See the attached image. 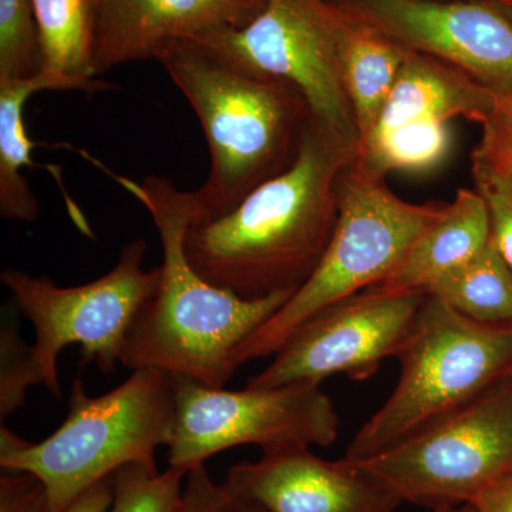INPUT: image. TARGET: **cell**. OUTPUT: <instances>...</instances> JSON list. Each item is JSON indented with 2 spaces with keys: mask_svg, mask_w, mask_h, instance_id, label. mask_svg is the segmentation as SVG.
Wrapping results in <instances>:
<instances>
[{
  "mask_svg": "<svg viewBox=\"0 0 512 512\" xmlns=\"http://www.w3.org/2000/svg\"><path fill=\"white\" fill-rule=\"evenodd\" d=\"M114 477L110 476L93 485L64 512H107L113 503Z\"/></svg>",
  "mask_w": 512,
  "mask_h": 512,
  "instance_id": "f546056e",
  "label": "cell"
},
{
  "mask_svg": "<svg viewBox=\"0 0 512 512\" xmlns=\"http://www.w3.org/2000/svg\"><path fill=\"white\" fill-rule=\"evenodd\" d=\"M0 512H49L42 481L28 473L0 477Z\"/></svg>",
  "mask_w": 512,
  "mask_h": 512,
  "instance_id": "83f0119b",
  "label": "cell"
},
{
  "mask_svg": "<svg viewBox=\"0 0 512 512\" xmlns=\"http://www.w3.org/2000/svg\"><path fill=\"white\" fill-rule=\"evenodd\" d=\"M427 295L483 325L512 323V269L491 239L476 258L436 282Z\"/></svg>",
  "mask_w": 512,
  "mask_h": 512,
  "instance_id": "ffe728a7",
  "label": "cell"
},
{
  "mask_svg": "<svg viewBox=\"0 0 512 512\" xmlns=\"http://www.w3.org/2000/svg\"><path fill=\"white\" fill-rule=\"evenodd\" d=\"M346 12L335 0H266L245 28L204 37L237 62L285 80L305 97L313 120L359 148L340 72Z\"/></svg>",
  "mask_w": 512,
  "mask_h": 512,
  "instance_id": "30bf717a",
  "label": "cell"
},
{
  "mask_svg": "<svg viewBox=\"0 0 512 512\" xmlns=\"http://www.w3.org/2000/svg\"><path fill=\"white\" fill-rule=\"evenodd\" d=\"M413 52L512 90V18L491 0H335Z\"/></svg>",
  "mask_w": 512,
  "mask_h": 512,
  "instance_id": "7c38bea8",
  "label": "cell"
},
{
  "mask_svg": "<svg viewBox=\"0 0 512 512\" xmlns=\"http://www.w3.org/2000/svg\"><path fill=\"white\" fill-rule=\"evenodd\" d=\"M480 127V141L471 153V173L491 174L512 183V90L495 94L493 113Z\"/></svg>",
  "mask_w": 512,
  "mask_h": 512,
  "instance_id": "cb8c5ba5",
  "label": "cell"
},
{
  "mask_svg": "<svg viewBox=\"0 0 512 512\" xmlns=\"http://www.w3.org/2000/svg\"><path fill=\"white\" fill-rule=\"evenodd\" d=\"M173 379L174 436L170 467L190 471L220 451L259 446L262 451L329 447L339 437V416L316 383L225 390Z\"/></svg>",
  "mask_w": 512,
  "mask_h": 512,
  "instance_id": "9c48e42d",
  "label": "cell"
},
{
  "mask_svg": "<svg viewBox=\"0 0 512 512\" xmlns=\"http://www.w3.org/2000/svg\"><path fill=\"white\" fill-rule=\"evenodd\" d=\"M494 107L495 93L484 84L443 60L410 50L370 136L421 120L466 119L481 126Z\"/></svg>",
  "mask_w": 512,
  "mask_h": 512,
  "instance_id": "9a60e30c",
  "label": "cell"
},
{
  "mask_svg": "<svg viewBox=\"0 0 512 512\" xmlns=\"http://www.w3.org/2000/svg\"><path fill=\"white\" fill-rule=\"evenodd\" d=\"M433 512H467L466 507H456V508H443V510H436Z\"/></svg>",
  "mask_w": 512,
  "mask_h": 512,
  "instance_id": "d6a6232c",
  "label": "cell"
},
{
  "mask_svg": "<svg viewBox=\"0 0 512 512\" xmlns=\"http://www.w3.org/2000/svg\"><path fill=\"white\" fill-rule=\"evenodd\" d=\"M357 148L311 120L295 163L234 210L194 222L185 254L218 288L247 299L293 292L315 272L339 214V184Z\"/></svg>",
  "mask_w": 512,
  "mask_h": 512,
  "instance_id": "6da1fadb",
  "label": "cell"
},
{
  "mask_svg": "<svg viewBox=\"0 0 512 512\" xmlns=\"http://www.w3.org/2000/svg\"><path fill=\"white\" fill-rule=\"evenodd\" d=\"M50 92L40 74L26 80L0 82V215L3 220L32 222L39 202L22 170L33 167L32 143L25 126V106L35 93Z\"/></svg>",
  "mask_w": 512,
  "mask_h": 512,
  "instance_id": "d6986e66",
  "label": "cell"
},
{
  "mask_svg": "<svg viewBox=\"0 0 512 512\" xmlns=\"http://www.w3.org/2000/svg\"><path fill=\"white\" fill-rule=\"evenodd\" d=\"M188 471L168 467L164 473L128 464L113 474V503L107 512H178Z\"/></svg>",
  "mask_w": 512,
  "mask_h": 512,
  "instance_id": "7402d4cb",
  "label": "cell"
},
{
  "mask_svg": "<svg viewBox=\"0 0 512 512\" xmlns=\"http://www.w3.org/2000/svg\"><path fill=\"white\" fill-rule=\"evenodd\" d=\"M471 174L490 214L491 241L512 269V183L491 174Z\"/></svg>",
  "mask_w": 512,
  "mask_h": 512,
  "instance_id": "484cf974",
  "label": "cell"
},
{
  "mask_svg": "<svg viewBox=\"0 0 512 512\" xmlns=\"http://www.w3.org/2000/svg\"><path fill=\"white\" fill-rule=\"evenodd\" d=\"M464 507L467 512H512V470Z\"/></svg>",
  "mask_w": 512,
  "mask_h": 512,
  "instance_id": "f1b7e54d",
  "label": "cell"
},
{
  "mask_svg": "<svg viewBox=\"0 0 512 512\" xmlns=\"http://www.w3.org/2000/svg\"><path fill=\"white\" fill-rule=\"evenodd\" d=\"M147 249L144 239L127 242L111 271L79 286H59L47 276L3 269L0 281L35 328V345L29 346L32 384H43L56 399L62 397L57 359L70 345L82 349L83 365L94 363L107 375L116 370L131 330L160 284V266L144 268Z\"/></svg>",
  "mask_w": 512,
  "mask_h": 512,
  "instance_id": "52a82bcc",
  "label": "cell"
},
{
  "mask_svg": "<svg viewBox=\"0 0 512 512\" xmlns=\"http://www.w3.org/2000/svg\"><path fill=\"white\" fill-rule=\"evenodd\" d=\"M157 60L191 104L210 150V174L194 191L195 222L234 210L295 163L312 113L291 83L256 72L205 40H181Z\"/></svg>",
  "mask_w": 512,
  "mask_h": 512,
  "instance_id": "3957f363",
  "label": "cell"
},
{
  "mask_svg": "<svg viewBox=\"0 0 512 512\" xmlns=\"http://www.w3.org/2000/svg\"><path fill=\"white\" fill-rule=\"evenodd\" d=\"M359 464L402 503L463 507L512 470V375L390 450Z\"/></svg>",
  "mask_w": 512,
  "mask_h": 512,
  "instance_id": "ba28073f",
  "label": "cell"
},
{
  "mask_svg": "<svg viewBox=\"0 0 512 512\" xmlns=\"http://www.w3.org/2000/svg\"><path fill=\"white\" fill-rule=\"evenodd\" d=\"M40 76L50 92H100L96 72L97 0H32Z\"/></svg>",
  "mask_w": 512,
  "mask_h": 512,
  "instance_id": "e0dca14e",
  "label": "cell"
},
{
  "mask_svg": "<svg viewBox=\"0 0 512 512\" xmlns=\"http://www.w3.org/2000/svg\"><path fill=\"white\" fill-rule=\"evenodd\" d=\"M173 379L153 369L133 375L103 396H89L82 377L72 383L62 426L28 443L2 426L0 467L42 481L47 511L64 512L93 485L128 464L158 471L157 448L174 436Z\"/></svg>",
  "mask_w": 512,
  "mask_h": 512,
  "instance_id": "277c9868",
  "label": "cell"
},
{
  "mask_svg": "<svg viewBox=\"0 0 512 512\" xmlns=\"http://www.w3.org/2000/svg\"><path fill=\"white\" fill-rule=\"evenodd\" d=\"M345 12L340 72L360 146L375 128L410 50L350 10Z\"/></svg>",
  "mask_w": 512,
  "mask_h": 512,
  "instance_id": "ac0fdd59",
  "label": "cell"
},
{
  "mask_svg": "<svg viewBox=\"0 0 512 512\" xmlns=\"http://www.w3.org/2000/svg\"><path fill=\"white\" fill-rule=\"evenodd\" d=\"M237 495L227 484H215L204 464L188 471L178 512H235Z\"/></svg>",
  "mask_w": 512,
  "mask_h": 512,
  "instance_id": "4316f807",
  "label": "cell"
},
{
  "mask_svg": "<svg viewBox=\"0 0 512 512\" xmlns=\"http://www.w3.org/2000/svg\"><path fill=\"white\" fill-rule=\"evenodd\" d=\"M0 352V416L5 419L9 414L25 406L26 392L33 384L29 373V346L23 343L12 325L2 328Z\"/></svg>",
  "mask_w": 512,
  "mask_h": 512,
  "instance_id": "d4e9b609",
  "label": "cell"
},
{
  "mask_svg": "<svg viewBox=\"0 0 512 512\" xmlns=\"http://www.w3.org/2000/svg\"><path fill=\"white\" fill-rule=\"evenodd\" d=\"M400 379L345 457L363 461L426 429L512 375L511 325H483L433 295L397 352Z\"/></svg>",
  "mask_w": 512,
  "mask_h": 512,
  "instance_id": "5b68a950",
  "label": "cell"
},
{
  "mask_svg": "<svg viewBox=\"0 0 512 512\" xmlns=\"http://www.w3.org/2000/svg\"><path fill=\"white\" fill-rule=\"evenodd\" d=\"M450 144L446 121H410L372 134L357 150L356 163L382 177L392 171L429 170L447 156Z\"/></svg>",
  "mask_w": 512,
  "mask_h": 512,
  "instance_id": "44dd1931",
  "label": "cell"
},
{
  "mask_svg": "<svg viewBox=\"0 0 512 512\" xmlns=\"http://www.w3.org/2000/svg\"><path fill=\"white\" fill-rule=\"evenodd\" d=\"M426 293L366 289L303 322L249 387L320 384L345 375L366 380L383 360L396 357L412 329Z\"/></svg>",
  "mask_w": 512,
  "mask_h": 512,
  "instance_id": "8fae6325",
  "label": "cell"
},
{
  "mask_svg": "<svg viewBox=\"0 0 512 512\" xmlns=\"http://www.w3.org/2000/svg\"><path fill=\"white\" fill-rule=\"evenodd\" d=\"M490 239V214L484 198L476 190L460 188L439 220L417 238L396 271L369 289L427 293L444 276L476 258Z\"/></svg>",
  "mask_w": 512,
  "mask_h": 512,
  "instance_id": "2e32d148",
  "label": "cell"
},
{
  "mask_svg": "<svg viewBox=\"0 0 512 512\" xmlns=\"http://www.w3.org/2000/svg\"><path fill=\"white\" fill-rule=\"evenodd\" d=\"M150 214L160 235V284L130 336L120 365L153 369L208 387H224L237 372L235 353L288 302L293 292L247 299L202 278L185 254V237L198 220L194 191L167 177L131 180L82 151Z\"/></svg>",
  "mask_w": 512,
  "mask_h": 512,
  "instance_id": "7a4b0ae2",
  "label": "cell"
},
{
  "mask_svg": "<svg viewBox=\"0 0 512 512\" xmlns=\"http://www.w3.org/2000/svg\"><path fill=\"white\" fill-rule=\"evenodd\" d=\"M266 0H97L96 72L158 59L181 40L245 28Z\"/></svg>",
  "mask_w": 512,
  "mask_h": 512,
  "instance_id": "5bb4252c",
  "label": "cell"
},
{
  "mask_svg": "<svg viewBox=\"0 0 512 512\" xmlns=\"http://www.w3.org/2000/svg\"><path fill=\"white\" fill-rule=\"evenodd\" d=\"M39 72L32 0H0V82L32 79Z\"/></svg>",
  "mask_w": 512,
  "mask_h": 512,
  "instance_id": "603a6c76",
  "label": "cell"
},
{
  "mask_svg": "<svg viewBox=\"0 0 512 512\" xmlns=\"http://www.w3.org/2000/svg\"><path fill=\"white\" fill-rule=\"evenodd\" d=\"M491 2L500 6V8L503 9L505 13H508L512 18V0H491Z\"/></svg>",
  "mask_w": 512,
  "mask_h": 512,
  "instance_id": "1f68e13d",
  "label": "cell"
},
{
  "mask_svg": "<svg viewBox=\"0 0 512 512\" xmlns=\"http://www.w3.org/2000/svg\"><path fill=\"white\" fill-rule=\"evenodd\" d=\"M446 205L404 201L355 161L339 184V214L311 278L235 353V365L274 356L303 322L340 301L382 284Z\"/></svg>",
  "mask_w": 512,
  "mask_h": 512,
  "instance_id": "8992f818",
  "label": "cell"
},
{
  "mask_svg": "<svg viewBox=\"0 0 512 512\" xmlns=\"http://www.w3.org/2000/svg\"><path fill=\"white\" fill-rule=\"evenodd\" d=\"M224 483L269 512H396L403 504L359 464L322 460L305 447L262 451L229 468Z\"/></svg>",
  "mask_w": 512,
  "mask_h": 512,
  "instance_id": "4fadbf2b",
  "label": "cell"
},
{
  "mask_svg": "<svg viewBox=\"0 0 512 512\" xmlns=\"http://www.w3.org/2000/svg\"><path fill=\"white\" fill-rule=\"evenodd\" d=\"M238 498L237 508L235 512H269L266 508L262 507L261 504L255 503V501L244 500V498Z\"/></svg>",
  "mask_w": 512,
  "mask_h": 512,
  "instance_id": "4dcf8cb0",
  "label": "cell"
}]
</instances>
